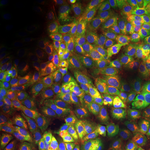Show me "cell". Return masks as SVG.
Listing matches in <instances>:
<instances>
[{
  "mask_svg": "<svg viewBox=\"0 0 150 150\" xmlns=\"http://www.w3.org/2000/svg\"><path fill=\"white\" fill-rule=\"evenodd\" d=\"M147 60L139 51L127 54L118 67V76L126 85L146 82Z\"/></svg>",
  "mask_w": 150,
  "mask_h": 150,
  "instance_id": "1",
  "label": "cell"
},
{
  "mask_svg": "<svg viewBox=\"0 0 150 150\" xmlns=\"http://www.w3.org/2000/svg\"><path fill=\"white\" fill-rule=\"evenodd\" d=\"M125 108L123 102L114 95L99 97L94 104V112L103 123L111 126L115 115Z\"/></svg>",
  "mask_w": 150,
  "mask_h": 150,
  "instance_id": "2",
  "label": "cell"
},
{
  "mask_svg": "<svg viewBox=\"0 0 150 150\" xmlns=\"http://www.w3.org/2000/svg\"><path fill=\"white\" fill-rule=\"evenodd\" d=\"M98 68V65L92 61L76 62L64 67L62 74L67 80L73 82H81L95 74Z\"/></svg>",
  "mask_w": 150,
  "mask_h": 150,
  "instance_id": "3",
  "label": "cell"
},
{
  "mask_svg": "<svg viewBox=\"0 0 150 150\" xmlns=\"http://www.w3.org/2000/svg\"><path fill=\"white\" fill-rule=\"evenodd\" d=\"M88 136L99 147L106 149L111 146L115 140V133L106 124L102 122L91 120L88 125Z\"/></svg>",
  "mask_w": 150,
  "mask_h": 150,
  "instance_id": "4",
  "label": "cell"
},
{
  "mask_svg": "<svg viewBox=\"0 0 150 150\" xmlns=\"http://www.w3.org/2000/svg\"><path fill=\"white\" fill-rule=\"evenodd\" d=\"M138 36L136 29L131 24L122 26L115 39V46L122 53L130 54L138 51Z\"/></svg>",
  "mask_w": 150,
  "mask_h": 150,
  "instance_id": "5",
  "label": "cell"
},
{
  "mask_svg": "<svg viewBox=\"0 0 150 150\" xmlns=\"http://www.w3.org/2000/svg\"><path fill=\"white\" fill-rule=\"evenodd\" d=\"M69 127V122L65 120H56L50 122L42 129L43 138L52 145L59 143L66 137Z\"/></svg>",
  "mask_w": 150,
  "mask_h": 150,
  "instance_id": "6",
  "label": "cell"
},
{
  "mask_svg": "<svg viewBox=\"0 0 150 150\" xmlns=\"http://www.w3.org/2000/svg\"><path fill=\"white\" fill-rule=\"evenodd\" d=\"M134 125V117L133 112L129 108H125L114 117L111 127L116 134L122 139L132 135Z\"/></svg>",
  "mask_w": 150,
  "mask_h": 150,
  "instance_id": "7",
  "label": "cell"
},
{
  "mask_svg": "<svg viewBox=\"0 0 150 150\" xmlns=\"http://www.w3.org/2000/svg\"><path fill=\"white\" fill-rule=\"evenodd\" d=\"M123 91L134 102L150 103V83H149L127 84L124 86Z\"/></svg>",
  "mask_w": 150,
  "mask_h": 150,
  "instance_id": "8",
  "label": "cell"
},
{
  "mask_svg": "<svg viewBox=\"0 0 150 150\" xmlns=\"http://www.w3.org/2000/svg\"><path fill=\"white\" fill-rule=\"evenodd\" d=\"M32 112L35 116L41 118H54L58 117L64 112V110L60 108L53 102H39L35 104L31 108Z\"/></svg>",
  "mask_w": 150,
  "mask_h": 150,
  "instance_id": "9",
  "label": "cell"
},
{
  "mask_svg": "<svg viewBox=\"0 0 150 150\" xmlns=\"http://www.w3.org/2000/svg\"><path fill=\"white\" fill-rule=\"evenodd\" d=\"M70 141L76 150H104L99 147L89 136L79 131H73L70 134Z\"/></svg>",
  "mask_w": 150,
  "mask_h": 150,
  "instance_id": "10",
  "label": "cell"
},
{
  "mask_svg": "<svg viewBox=\"0 0 150 150\" xmlns=\"http://www.w3.org/2000/svg\"><path fill=\"white\" fill-rule=\"evenodd\" d=\"M81 23L86 29L97 33H107L108 25L102 18L93 14L85 15L81 18Z\"/></svg>",
  "mask_w": 150,
  "mask_h": 150,
  "instance_id": "11",
  "label": "cell"
},
{
  "mask_svg": "<svg viewBox=\"0 0 150 150\" xmlns=\"http://www.w3.org/2000/svg\"><path fill=\"white\" fill-rule=\"evenodd\" d=\"M90 95L77 93H65L54 97L52 102L59 106H70L85 102L91 99Z\"/></svg>",
  "mask_w": 150,
  "mask_h": 150,
  "instance_id": "12",
  "label": "cell"
},
{
  "mask_svg": "<svg viewBox=\"0 0 150 150\" xmlns=\"http://www.w3.org/2000/svg\"><path fill=\"white\" fill-rule=\"evenodd\" d=\"M133 114L134 120L144 132L150 114V103L134 102L133 104Z\"/></svg>",
  "mask_w": 150,
  "mask_h": 150,
  "instance_id": "13",
  "label": "cell"
},
{
  "mask_svg": "<svg viewBox=\"0 0 150 150\" xmlns=\"http://www.w3.org/2000/svg\"><path fill=\"white\" fill-rule=\"evenodd\" d=\"M4 42L8 47L14 50H22L29 45V40L24 33L13 32L4 37Z\"/></svg>",
  "mask_w": 150,
  "mask_h": 150,
  "instance_id": "14",
  "label": "cell"
},
{
  "mask_svg": "<svg viewBox=\"0 0 150 150\" xmlns=\"http://www.w3.org/2000/svg\"><path fill=\"white\" fill-rule=\"evenodd\" d=\"M73 85L70 82L61 79L47 81L41 86L42 91L50 93H59L69 91Z\"/></svg>",
  "mask_w": 150,
  "mask_h": 150,
  "instance_id": "15",
  "label": "cell"
},
{
  "mask_svg": "<svg viewBox=\"0 0 150 150\" xmlns=\"http://www.w3.org/2000/svg\"><path fill=\"white\" fill-rule=\"evenodd\" d=\"M21 6L20 0H3L0 3V17L1 19H5L14 16Z\"/></svg>",
  "mask_w": 150,
  "mask_h": 150,
  "instance_id": "16",
  "label": "cell"
},
{
  "mask_svg": "<svg viewBox=\"0 0 150 150\" xmlns=\"http://www.w3.org/2000/svg\"><path fill=\"white\" fill-rule=\"evenodd\" d=\"M20 122V118L11 112H4L1 115L0 120V134L1 136L6 133L16 129V127Z\"/></svg>",
  "mask_w": 150,
  "mask_h": 150,
  "instance_id": "17",
  "label": "cell"
},
{
  "mask_svg": "<svg viewBox=\"0 0 150 150\" xmlns=\"http://www.w3.org/2000/svg\"><path fill=\"white\" fill-rule=\"evenodd\" d=\"M24 134L25 132L20 129H15L3 134L0 138V150H6L11 145L18 141V140L21 138Z\"/></svg>",
  "mask_w": 150,
  "mask_h": 150,
  "instance_id": "18",
  "label": "cell"
},
{
  "mask_svg": "<svg viewBox=\"0 0 150 150\" xmlns=\"http://www.w3.org/2000/svg\"><path fill=\"white\" fill-rule=\"evenodd\" d=\"M132 136L134 138V146L133 150H149L147 139L143 131L135 120Z\"/></svg>",
  "mask_w": 150,
  "mask_h": 150,
  "instance_id": "19",
  "label": "cell"
},
{
  "mask_svg": "<svg viewBox=\"0 0 150 150\" xmlns=\"http://www.w3.org/2000/svg\"><path fill=\"white\" fill-rule=\"evenodd\" d=\"M34 68V65L31 62L23 61L17 63L13 67V73L19 77H24L29 75Z\"/></svg>",
  "mask_w": 150,
  "mask_h": 150,
  "instance_id": "20",
  "label": "cell"
},
{
  "mask_svg": "<svg viewBox=\"0 0 150 150\" xmlns=\"http://www.w3.org/2000/svg\"><path fill=\"white\" fill-rule=\"evenodd\" d=\"M91 4L97 10L106 13L111 12L114 7L113 1L109 0H92Z\"/></svg>",
  "mask_w": 150,
  "mask_h": 150,
  "instance_id": "21",
  "label": "cell"
},
{
  "mask_svg": "<svg viewBox=\"0 0 150 150\" xmlns=\"http://www.w3.org/2000/svg\"><path fill=\"white\" fill-rule=\"evenodd\" d=\"M30 143L29 138H24L11 145L6 150H26L28 149Z\"/></svg>",
  "mask_w": 150,
  "mask_h": 150,
  "instance_id": "22",
  "label": "cell"
},
{
  "mask_svg": "<svg viewBox=\"0 0 150 150\" xmlns=\"http://www.w3.org/2000/svg\"><path fill=\"white\" fill-rule=\"evenodd\" d=\"M134 3L140 12L150 16V0H135Z\"/></svg>",
  "mask_w": 150,
  "mask_h": 150,
  "instance_id": "23",
  "label": "cell"
},
{
  "mask_svg": "<svg viewBox=\"0 0 150 150\" xmlns=\"http://www.w3.org/2000/svg\"><path fill=\"white\" fill-rule=\"evenodd\" d=\"M134 146V138L132 135L127 138H122L120 147L121 150H133Z\"/></svg>",
  "mask_w": 150,
  "mask_h": 150,
  "instance_id": "24",
  "label": "cell"
},
{
  "mask_svg": "<svg viewBox=\"0 0 150 150\" xmlns=\"http://www.w3.org/2000/svg\"><path fill=\"white\" fill-rule=\"evenodd\" d=\"M146 50L150 54V16L146 24Z\"/></svg>",
  "mask_w": 150,
  "mask_h": 150,
  "instance_id": "25",
  "label": "cell"
},
{
  "mask_svg": "<svg viewBox=\"0 0 150 150\" xmlns=\"http://www.w3.org/2000/svg\"><path fill=\"white\" fill-rule=\"evenodd\" d=\"M144 134L147 140H150V122H148L146 125L145 131H144Z\"/></svg>",
  "mask_w": 150,
  "mask_h": 150,
  "instance_id": "26",
  "label": "cell"
},
{
  "mask_svg": "<svg viewBox=\"0 0 150 150\" xmlns=\"http://www.w3.org/2000/svg\"><path fill=\"white\" fill-rule=\"evenodd\" d=\"M146 82L150 83V63H147L146 70Z\"/></svg>",
  "mask_w": 150,
  "mask_h": 150,
  "instance_id": "27",
  "label": "cell"
},
{
  "mask_svg": "<svg viewBox=\"0 0 150 150\" xmlns=\"http://www.w3.org/2000/svg\"><path fill=\"white\" fill-rule=\"evenodd\" d=\"M35 150H49V149L46 147H39L38 148H37Z\"/></svg>",
  "mask_w": 150,
  "mask_h": 150,
  "instance_id": "28",
  "label": "cell"
},
{
  "mask_svg": "<svg viewBox=\"0 0 150 150\" xmlns=\"http://www.w3.org/2000/svg\"><path fill=\"white\" fill-rule=\"evenodd\" d=\"M147 145H148V149L150 150V140H147Z\"/></svg>",
  "mask_w": 150,
  "mask_h": 150,
  "instance_id": "29",
  "label": "cell"
},
{
  "mask_svg": "<svg viewBox=\"0 0 150 150\" xmlns=\"http://www.w3.org/2000/svg\"><path fill=\"white\" fill-rule=\"evenodd\" d=\"M150 122V114H149V118H148V121H147V122Z\"/></svg>",
  "mask_w": 150,
  "mask_h": 150,
  "instance_id": "30",
  "label": "cell"
},
{
  "mask_svg": "<svg viewBox=\"0 0 150 150\" xmlns=\"http://www.w3.org/2000/svg\"><path fill=\"white\" fill-rule=\"evenodd\" d=\"M26 150H29V149H26Z\"/></svg>",
  "mask_w": 150,
  "mask_h": 150,
  "instance_id": "31",
  "label": "cell"
}]
</instances>
